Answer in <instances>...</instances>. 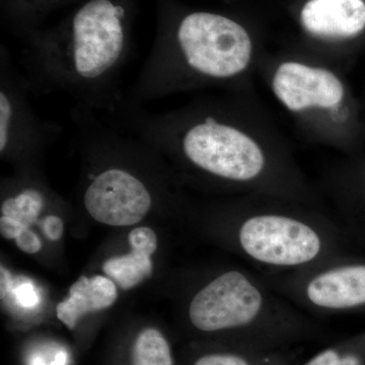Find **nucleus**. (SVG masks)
I'll use <instances>...</instances> for the list:
<instances>
[{
	"label": "nucleus",
	"instance_id": "nucleus-1",
	"mask_svg": "<svg viewBox=\"0 0 365 365\" xmlns=\"http://www.w3.org/2000/svg\"><path fill=\"white\" fill-rule=\"evenodd\" d=\"M109 122L170 155L189 173L242 196L324 207L323 195L279 134L242 96L201 98L165 113L125 102Z\"/></svg>",
	"mask_w": 365,
	"mask_h": 365
},
{
	"label": "nucleus",
	"instance_id": "nucleus-2",
	"mask_svg": "<svg viewBox=\"0 0 365 365\" xmlns=\"http://www.w3.org/2000/svg\"><path fill=\"white\" fill-rule=\"evenodd\" d=\"M127 9L116 0H88L58 32L35 36L20 56L30 90L64 93L76 106L115 114L126 95L121 76L130 44Z\"/></svg>",
	"mask_w": 365,
	"mask_h": 365
},
{
	"label": "nucleus",
	"instance_id": "nucleus-3",
	"mask_svg": "<svg viewBox=\"0 0 365 365\" xmlns=\"http://www.w3.org/2000/svg\"><path fill=\"white\" fill-rule=\"evenodd\" d=\"M261 61L253 38L239 21L220 14L194 11L158 38L125 102L143 106L207 88L235 93Z\"/></svg>",
	"mask_w": 365,
	"mask_h": 365
},
{
	"label": "nucleus",
	"instance_id": "nucleus-4",
	"mask_svg": "<svg viewBox=\"0 0 365 365\" xmlns=\"http://www.w3.org/2000/svg\"><path fill=\"white\" fill-rule=\"evenodd\" d=\"M230 246L263 274L304 270L354 247L324 207L287 199L242 196L225 215Z\"/></svg>",
	"mask_w": 365,
	"mask_h": 365
},
{
	"label": "nucleus",
	"instance_id": "nucleus-5",
	"mask_svg": "<svg viewBox=\"0 0 365 365\" xmlns=\"http://www.w3.org/2000/svg\"><path fill=\"white\" fill-rule=\"evenodd\" d=\"M190 325L225 342L263 348L299 347L326 337L312 317L281 297L260 274L230 269L213 276L192 295Z\"/></svg>",
	"mask_w": 365,
	"mask_h": 365
},
{
	"label": "nucleus",
	"instance_id": "nucleus-6",
	"mask_svg": "<svg viewBox=\"0 0 365 365\" xmlns=\"http://www.w3.org/2000/svg\"><path fill=\"white\" fill-rule=\"evenodd\" d=\"M264 72L273 98L307 135L330 148H347L349 93L329 60L281 54L268 60Z\"/></svg>",
	"mask_w": 365,
	"mask_h": 365
},
{
	"label": "nucleus",
	"instance_id": "nucleus-7",
	"mask_svg": "<svg viewBox=\"0 0 365 365\" xmlns=\"http://www.w3.org/2000/svg\"><path fill=\"white\" fill-rule=\"evenodd\" d=\"M304 313L337 314L365 309V255H342L295 272L260 273Z\"/></svg>",
	"mask_w": 365,
	"mask_h": 365
},
{
	"label": "nucleus",
	"instance_id": "nucleus-8",
	"mask_svg": "<svg viewBox=\"0 0 365 365\" xmlns=\"http://www.w3.org/2000/svg\"><path fill=\"white\" fill-rule=\"evenodd\" d=\"M23 72L11 54L0 50V155L11 160H31L58 138V124L45 121L33 109Z\"/></svg>",
	"mask_w": 365,
	"mask_h": 365
},
{
	"label": "nucleus",
	"instance_id": "nucleus-9",
	"mask_svg": "<svg viewBox=\"0 0 365 365\" xmlns=\"http://www.w3.org/2000/svg\"><path fill=\"white\" fill-rule=\"evenodd\" d=\"M299 21L304 32L321 44L355 39L365 31L364 0H307Z\"/></svg>",
	"mask_w": 365,
	"mask_h": 365
},
{
	"label": "nucleus",
	"instance_id": "nucleus-10",
	"mask_svg": "<svg viewBox=\"0 0 365 365\" xmlns=\"http://www.w3.org/2000/svg\"><path fill=\"white\" fill-rule=\"evenodd\" d=\"M329 197L334 217L354 248L365 251V160L359 165L331 170L322 187Z\"/></svg>",
	"mask_w": 365,
	"mask_h": 365
},
{
	"label": "nucleus",
	"instance_id": "nucleus-11",
	"mask_svg": "<svg viewBox=\"0 0 365 365\" xmlns=\"http://www.w3.org/2000/svg\"><path fill=\"white\" fill-rule=\"evenodd\" d=\"M131 253L105 262L103 270L122 289H130L153 272L151 255L157 251L158 237L150 227H137L128 235Z\"/></svg>",
	"mask_w": 365,
	"mask_h": 365
},
{
	"label": "nucleus",
	"instance_id": "nucleus-12",
	"mask_svg": "<svg viewBox=\"0 0 365 365\" xmlns=\"http://www.w3.org/2000/svg\"><path fill=\"white\" fill-rule=\"evenodd\" d=\"M117 297L116 285L109 278L81 276L72 284L69 297L57 306V318L67 328L73 329L81 317L111 307Z\"/></svg>",
	"mask_w": 365,
	"mask_h": 365
},
{
	"label": "nucleus",
	"instance_id": "nucleus-13",
	"mask_svg": "<svg viewBox=\"0 0 365 365\" xmlns=\"http://www.w3.org/2000/svg\"><path fill=\"white\" fill-rule=\"evenodd\" d=\"M222 348L207 350L191 365H299L302 348H263L227 342Z\"/></svg>",
	"mask_w": 365,
	"mask_h": 365
},
{
	"label": "nucleus",
	"instance_id": "nucleus-14",
	"mask_svg": "<svg viewBox=\"0 0 365 365\" xmlns=\"http://www.w3.org/2000/svg\"><path fill=\"white\" fill-rule=\"evenodd\" d=\"M47 205V193L38 185H25L16 193L6 197L1 215L31 227L37 222Z\"/></svg>",
	"mask_w": 365,
	"mask_h": 365
},
{
	"label": "nucleus",
	"instance_id": "nucleus-15",
	"mask_svg": "<svg viewBox=\"0 0 365 365\" xmlns=\"http://www.w3.org/2000/svg\"><path fill=\"white\" fill-rule=\"evenodd\" d=\"M299 365H365V331L327 346Z\"/></svg>",
	"mask_w": 365,
	"mask_h": 365
},
{
	"label": "nucleus",
	"instance_id": "nucleus-16",
	"mask_svg": "<svg viewBox=\"0 0 365 365\" xmlns=\"http://www.w3.org/2000/svg\"><path fill=\"white\" fill-rule=\"evenodd\" d=\"M133 365H174L169 343L155 329L139 334L133 348Z\"/></svg>",
	"mask_w": 365,
	"mask_h": 365
},
{
	"label": "nucleus",
	"instance_id": "nucleus-17",
	"mask_svg": "<svg viewBox=\"0 0 365 365\" xmlns=\"http://www.w3.org/2000/svg\"><path fill=\"white\" fill-rule=\"evenodd\" d=\"M19 306L24 309H34L39 304V295L32 283L29 281L19 283L16 287L11 289Z\"/></svg>",
	"mask_w": 365,
	"mask_h": 365
},
{
	"label": "nucleus",
	"instance_id": "nucleus-18",
	"mask_svg": "<svg viewBox=\"0 0 365 365\" xmlns=\"http://www.w3.org/2000/svg\"><path fill=\"white\" fill-rule=\"evenodd\" d=\"M68 353L64 349L53 351H38L31 355L29 365H67Z\"/></svg>",
	"mask_w": 365,
	"mask_h": 365
},
{
	"label": "nucleus",
	"instance_id": "nucleus-19",
	"mask_svg": "<svg viewBox=\"0 0 365 365\" xmlns=\"http://www.w3.org/2000/svg\"><path fill=\"white\" fill-rule=\"evenodd\" d=\"M16 246L26 254H35L42 248L39 237L32 230L26 228L16 239Z\"/></svg>",
	"mask_w": 365,
	"mask_h": 365
},
{
	"label": "nucleus",
	"instance_id": "nucleus-20",
	"mask_svg": "<svg viewBox=\"0 0 365 365\" xmlns=\"http://www.w3.org/2000/svg\"><path fill=\"white\" fill-rule=\"evenodd\" d=\"M42 227L46 237L51 241H58L63 235L64 225L59 216L55 215L46 216L43 220Z\"/></svg>",
	"mask_w": 365,
	"mask_h": 365
},
{
	"label": "nucleus",
	"instance_id": "nucleus-21",
	"mask_svg": "<svg viewBox=\"0 0 365 365\" xmlns=\"http://www.w3.org/2000/svg\"><path fill=\"white\" fill-rule=\"evenodd\" d=\"M26 228L28 227L14 218L4 215H1V218H0V232L4 239L16 240Z\"/></svg>",
	"mask_w": 365,
	"mask_h": 365
},
{
	"label": "nucleus",
	"instance_id": "nucleus-22",
	"mask_svg": "<svg viewBox=\"0 0 365 365\" xmlns=\"http://www.w3.org/2000/svg\"><path fill=\"white\" fill-rule=\"evenodd\" d=\"M13 289V280L11 274L4 267H1V299Z\"/></svg>",
	"mask_w": 365,
	"mask_h": 365
}]
</instances>
